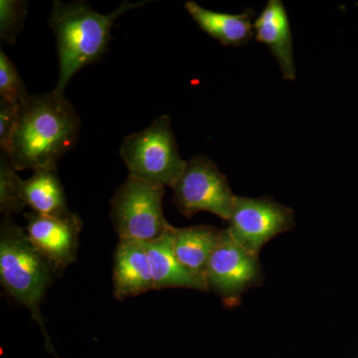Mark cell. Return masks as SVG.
Wrapping results in <instances>:
<instances>
[{
	"label": "cell",
	"instance_id": "cell-1",
	"mask_svg": "<svg viewBox=\"0 0 358 358\" xmlns=\"http://www.w3.org/2000/svg\"><path fill=\"white\" fill-rule=\"evenodd\" d=\"M80 129L79 115L64 94L30 95L17 110L7 155L17 171L56 166L77 143Z\"/></svg>",
	"mask_w": 358,
	"mask_h": 358
},
{
	"label": "cell",
	"instance_id": "cell-2",
	"mask_svg": "<svg viewBox=\"0 0 358 358\" xmlns=\"http://www.w3.org/2000/svg\"><path fill=\"white\" fill-rule=\"evenodd\" d=\"M148 2L124 1L112 13L101 14L85 1H54L50 26L56 36L59 61L58 82L54 90L64 94L76 73L100 60L107 52L115 20Z\"/></svg>",
	"mask_w": 358,
	"mask_h": 358
},
{
	"label": "cell",
	"instance_id": "cell-3",
	"mask_svg": "<svg viewBox=\"0 0 358 358\" xmlns=\"http://www.w3.org/2000/svg\"><path fill=\"white\" fill-rule=\"evenodd\" d=\"M57 274L51 264L33 246L27 233L9 217L0 225V282L6 293L29 310L44 336L45 348L53 353V345L40 307L47 289Z\"/></svg>",
	"mask_w": 358,
	"mask_h": 358
},
{
	"label": "cell",
	"instance_id": "cell-4",
	"mask_svg": "<svg viewBox=\"0 0 358 358\" xmlns=\"http://www.w3.org/2000/svg\"><path fill=\"white\" fill-rule=\"evenodd\" d=\"M121 155L129 176L162 187H171L186 164L179 155L167 115L157 117L147 129L126 136Z\"/></svg>",
	"mask_w": 358,
	"mask_h": 358
},
{
	"label": "cell",
	"instance_id": "cell-5",
	"mask_svg": "<svg viewBox=\"0 0 358 358\" xmlns=\"http://www.w3.org/2000/svg\"><path fill=\"white\" fill-rule=\"evenodd\" d=\"M164 187L129 176L110 200V218L120 240L159 239L171 224L164 217Z\"/></svg>",
	"mask_w": 358,
	"mask_h": 358
},
{
	"label": "cell",
	"instance_id": "cell-6",
	"mask_svg": "<svg viewBox=\"0 0 358 358\" xmlns=\"http://www.w3.org/2000/svg\"><path fill=\"white\" fill-rule=\"evenodd\" d=\"M171 188L174 204L185 217L209 212L229 220L236 195L231 190L225 174L206 155H194L186 162L182 173Z\"/></svg>",
	"mask_w": 358,
	"mask_h": 358
},
{
	"label": "cell",
	"instance_id": "cell-7",
	"mask_svg": "<svg viewBox=\"0 0 358 358\" xmlns=\"http://www.w3.org/2000/svg\"><path fill=\"white\" fill-rule=\"evenodd\" d=\"M228 222L231 236L259 254L271 239L293 228L294 212L268 197L236 196Z\"/></svg>",
	"mask_w": 358,
	"mask_h": 358
},
{
	"label": "cell",
	"instance_id": "cell-8",
	"mask_svg": "<svg viewBox=\"0 0 358 358\" xmlns=\"http://www.w3.org/2000/svg\"><path fill=\"white\" fill-rule=\"evenodd\" d=\"M260 273L258 254L238 243L227 229L221 231L205 273L209 288L229 303L258 282Z\"/></svg>",
	"mask_w": 358,
	"mask_h": 358
},
{
	"label": "cell",
	"instance_id": "cell-9",
	"mask_svg": "<svg viewBox=\"0 0 358 358\" xmlns=\"http://www.w3.org/2000/svg\"><path fill=\"white\" fill-rule=\"evenodd\" d=\"M24 217L28 238L57 274L76 260L83 228V221L76 213L55 218L30 212Z\"/></svg>",
	"mask_w": 358,
	"mask_h": 358
},
{
	"label": "cell",
	"instance_id": "cell-10",
	"mask_svg": "<svg viewBox=\"0 0 358 358\" xmlns=\"http://www.w3.org/2000/svg\"><path fill=\"white\" fill-rule=\"evenodd\" d=\"M254 33L256 41L265 45L274 56L284 79L294 81L293 35L288 13L281 0H268L254 21Z\"/></svg>",
	"mask_w": 358,
	"mask_h": 358
},
{
	"label": "cell",
	"instance_id": "cell-11",
	"mask_svg": "<svg viewBox=\"0 0 358 358\" xmlns=\"http://www.w3.org/2000/svg\"><path fill=\"white\" fill-rule=\"evenodd\" d=\"M113 284L115 298L120 301L155 289L145 243L120 240L115 251Z\"/></svg>",
	"mask_w": 358,
	"mask_h": 358
},
{
	"label": "cell",
	"instance_id": "cell-12",
	"mask_svg": "<svg viewBox=\"0 0 358 358\" xmlns=\"http://www.w3.org/2000/svg\"><path fill=\"white\" fill-rule=\"evenodd\" d=\"M173 227L171 226L159 239L145 243L154 289L185 288L210 291L205 278L193 274L176 258L171 238Z\"/></svg>",
	"mask_w": 358,
	"mask_h": 358
},
{
	"label": "cell",
	"instance_id": "cell-13",
	"mask_svg": "<svg viewBox=\"0 0 358 358\" xmlns=\"http://www.w3.org/2000/svg\"><path fill=\"white\" fill-rule=\"evenodd\" d=\"M185 9L202 31L224 46H245L255 35L256 13L253 9H246L240 14L217 13L204 8L195 1L186 2Z\"/></svg>",
	"mask_w": 358,
	"mask_h": 358
},
{
	"label": "cell",
	"instance_id": "cell-14",
	"mask_svg": "<svg viewBox=\"0 0 358 358\" xmlns=\"http://www.w3.org/2000/svg\"><path fill=\"white\" fill-rule=\"evenodd\" d=\"M22 196L26 206L40 215L65 218L73 214L56 166L37 169L23 180Z\"/></svg>",
	"mask_w": 358,
	"mask_h": 358
},
{
	"label": "cell",
	"instance_id": "cell-15",
	"mask_svg": "<svg viewBox=\"0 0 358 358\" xmlns=\"http://www.w3.org/2000/svg\"><path fill=\"white\" fill-rule=\"evenodd\" d=\"M221 231L207 225L173 227V248L179 262L193 274L205 278L209 259L217 245Z\"/></svg>",
	"mask_w": 358,
	"mask_h": 358
},
{
	"label": "cell",
	"instance_id": "cell-16",
	"mask_svg": "<svg viewBox=\"0 0 358 358\" xmlns=\"http://www.w3.org/2000/svg\"><path fill=\"white\" fill-rule=\"evenodd\" d=\"M23 180L11 164L6 152L0 157V212L4 217L24 210L26 205L22 196Z\"/></svg>",
	"mask_w": 358,
	"mask_h": 358
},
{
	"label": "cell",
	"instance_id": "cell-17",
	"mask_svg": "<svg viewBox=\"0 0 358 358\" xmlns=\"http://www.w3.org/2000/svg\"><path fill=\"white\" fill-rule=\"evenodd\" d=\"M29 96L17 68L3 50L0 51V99L18 110Z\"/></svg>",
	"mask_w": 358,
	"mask_h": 358
},
{
	"label": "cell",
	"instance_id": "cell-18",
	"mask_svg": "<svg viewBox=\"0 0 358 358\" xmlns=\"http://www.w3.org/2000/svg\"><path fill=\"white\" fill-rule=\"evenodd\" d=\"M28 2L22 0H0V38L7 44H15L22 30Z\"/></svg>",
	"mask_w": 358,
	"mask_h": 358
},
{
	"label": "cell",
	"instance_id": "cell-19",
	"mask_svg": "<svg viewBox=\"0 0 358 358\" xmlns=\"http://www.w3.org/2000/svg\"><path fill=\"white\" fill-rule=\"evenodd\" d=\"M17 120V110L14 109L10 103L0 99V147L2 152H8L15 129Z\"/></svg>",
	"mask_w": 358,
	"mask_h": 358
}]
</instances>
